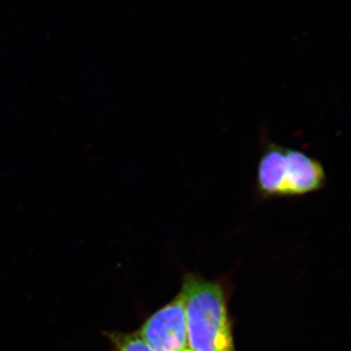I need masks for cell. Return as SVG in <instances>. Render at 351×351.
I'll list each match as a JSON object with an SVG mask.
<instances>
[{"label": "cell", "instance_id": "1", "mask_svg": "<svg viewBox=\"0 0 351 351\" xmlns=\"http://www.w3.org/2000/svg\"><path fill=\"white\" fill-rule=\"evenodd\" d=\"M326 184L324 166L306 152L274 143L263 149L255 184L261 199L302 197L321 191Z\"/></svg>", "mask_w": 351, "mask_h": 351}, {"label": "cell", "instance_id": "2", "mask_svg": "<svg viewBox=\"0 0 351 351\" xmlns=\"http://www.w3.org/2000/svg\"><path fill=\"white\" fill-rule=\"evenodd\" d=\"M189 351H235L223 288L186 277L182 287Z\"/></svg>", "mask_w": 351, "mask_h": 351}, {"label": "cell", "instance_id": "3", "mask_svg": "<svg viewBox=\"0 0 351 351\" xmlns=\"http://www.w3.org/2000/svg\"><path fill=\"white\" fill-rule=\"evenodd\" d=\"M138 334L154 351L188 350L186 308L182 291L172 302L152 314Z\"/></svg>", "mask_w": 351, "mask_h": 351}, {"label": "cell", "instance_id": "4", "mask_svg": "<svg viewBox=\"0 0 351 351\" xmlns=\"http://www.w3.org/2000/svg\"><path fill=\"white\" fill-rule=\"evenodd\" d=\"M110 338L117 351H154L138 332L114 334Z\"/></svg>", "mask_w": 351, "mask_h": 351}, {"label": "cell", "instance_id": "5", "mask_svg": "<svg viewBox=\"0 0 351 351\" xmlns=\"http://www.w3.org/2000/svg\"><path fill=\"white\" fill-rule=\"evenodd\" d=\"M186 351H189V350H186Z\"/></svg>", "mask_w": 351, "mask_h": 351}]
</instances>
